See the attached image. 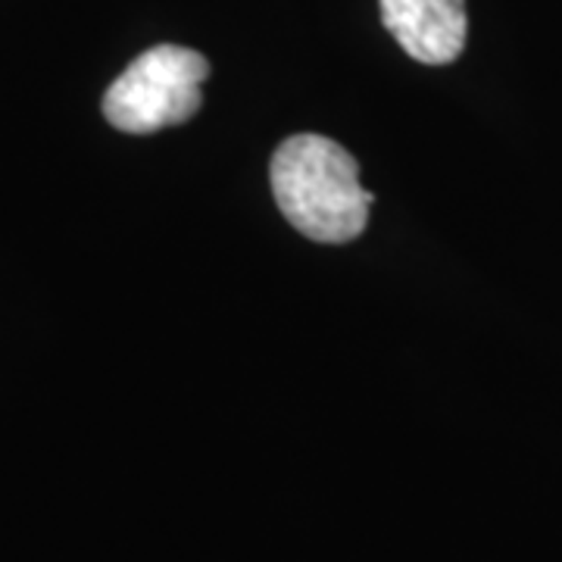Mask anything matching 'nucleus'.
I'll return each instance as SVG.
<instances>
[{
    "mask_svg": "<svg viewBox=\"0 0 562 562\" xmlns=\"http://www.w3.org/2000/svg\"><path fill=\"white\" fill-rule=\"evenodd\" d=\"M276 203L303 238L347 244L360 238L375 194L360 184V162L338 140L322 135H291L279 144L272 166Z\"/></svg>",
    "mask_w": 562,
    "mask_h": 562,
    "instance_id": "nucleus-1",
    "label": "nucleus"
},
{
    "mask_svg": "<svg viewBox=\"0 0 562 562\" xmlns=\"http://www.w3.org/2000/svg\"><path fill=\"white\" fill-rule=\"evenodd\" d=\"M210 63L179 44L144 50L103 94V116L128 135H150L188 122L203 103Z\"/></svg>",
    "mask_w": 562,
    "mask_h": 562,
    "instance_id": "nucleus-2",
    "label": "nucleus"
},
{
    "mask_svg": "<svg viewBox=\"0 0 562 562\" xmlns=\"http://www.w3.org/2000/svg\"><path fill=\"white\" fill-rule=\"evenodd\" d=\"M384 29L413 60L447 66L465 47V0H382Z\"/></svg>",
    "mask_w": 562,
    "mask_h": 562,
    "instance_id": "nucleus-3",
    "label": "nucleus"
}]
</instances>
